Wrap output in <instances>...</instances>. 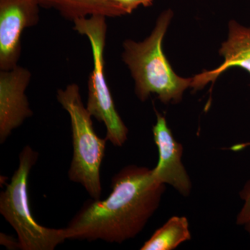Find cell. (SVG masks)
Instances as JSON below:
<instances>
[{
	"label": "cell",
	"instance_id": "obj_1",
	"mask_svg": "<svg viewBox=\"0 0 250 250\" xmlns=\"http://www.w3.org/2000/svg\"><path fill=\"white\" fill-rule=\"evenodd\" d=\"M165 190V184L153 177L152 169L123 167L112 178L110 195L87 200L69 222L67 240L121 244L132 239L159 208Z\"/></svg>",
	"mask_w": 250,
	"mask_h": 250
},
{
	"label": "cell",
	"instance_id": "obj_2",
	"mask_svg": "<svg viewBox=\"0 0 250 250\" xmlns=\"http://www.w3.org/2000/svg\"><path fill=\"white\" fill-rule=\"evenodd\" d=\"M172 11L161 14L151 35L143 42L126 40L123 59L135 81V92L141 101L156 94L162 103H177L191 86L193 78L176 75L162 50V41L172 18Z\"/></svg>",
	"mask_w": 250,
	"mask_h": 250
},
{
	"label": "cell",
	"instance_id": "obj_3",
	"mask_svg": "<svg viewBox=\"0 0 250 250\" xmlns=\"http://www.w3.org/2000/svg\"><path fill=\"white\" fill-rule=\"evenodd\" d=\"M57 100L68 113L71 123L73 155L68 178L80 184L91 198L102 195L100 169L105 156L107 139L95 132L90 112L82 100L78 85L72 83L57 90Z\"/></svg>",
	"mask_w": 250,
	"mask_h": 250
},
{
	"label": "cell",
	"instance_id": "obj_4",
	"mask_svg": "<svg viewBox=\"0 0 250 250\" xmlns=\"http://www.w3.org/2000/svg\"><path fill=\"white\" fill-rule=\"evenodd\" d=\"M38 158L39 153L31 146L23 147L18 168L0 194V213L17 233L21 250H54L66 241L65 228H49L38 223L29 205L28 180Z\"/></svg>",
	"mask_w": 250,
	"mask_h": 250
},
{
	"label": "cell",
	"instance_id": "obj_5",
	"mask_svg": "<svg viewBox=\"0 0 250 250\" xmlns=\"http://www.w3.org/2000/svg\"><path fill=\"white\" fill-rule=\"evenodd\" d=\"M106 18L91 16L78 18L73 21L74 29L88 38L93 54V68L88 80L87 109L92 116L104 124L108 142L120 147L127 141L129 130L117 111L105 77Z\"/></svg>",
	"mask_w": 250,
	"mask_h": 250
},
{
	"label": "cell",
	"instance_id": "obj_6",
	"mask_svg": "<svg viewBox=\"0 0 250 250\" xmlns=\"http://www.w3.org/2000/svg\"><path fill=\"white\" fill-rule=\"evenodd\" d=\"M40 8L37 0H0V70L18 66L22 31L38 24Z\"/></svg>",
	"mask_w": 250,
	"mask_h": 250
},
{
	"label": "cell",
	"instance_id": "obj_7",
	"mask_svg": "<svg viewBox=\"0 0 250 250\" xmlns=\"http://www.w3.org/2000/svg\"><path fill=\"white\" fill-rule=\"evenodd\" d=\"M156 118L152 132L159 161L152 169L153 177L159 183L170 185L183 196H188L192 183L182 163L183 146L174 139L165 117L156 113Z\"/></svg>",
	"mask_w": 250,
	"mask_h": 250
},
{
	"label": "cell",
	"instance_id": "obj_8",
	"mask_svg": "<svg viewBox=\"0 0 250 250\" xmlns=\"http://www.w3.org/2000/svg\"><path fill=\"white\" fill-rule=\"evenodd\" d=\"M31 72L18 65L0 72V143L3 144L14 129L33 115L25 91Z\"/></svg>",
	"mask_w": 250,
	"mask_h": 250
},
{
	"label": "cell",
	"instance_id": "obj_9",
	"mask_svg": "<svg viewBox=\"0 0 250 250\" xmlns=\"http://www.w3.org/2000/svg\"><path fill=\"white\" fill-rule=\"evenodd\" d=\"M220 54L225 62L218 68L205 72L193 78L192 87L202 88L210 81H214L224 71L233 66L246 69L250 73V28H246L236 22L229 24L228 41L224 42Z\"/></svg>",
	"mask_w": 250,
	"mask_h": 250
},
{
	"label": "cell",
	"instance_id": "obj_10",
	"mask_svg": "<svg viewBox=\"0 0 250 250\" xmlns=\"http://www.w3.org/2000/svg\"><path fill=\"white\" fill-rule=\"evenodd\" d=\"M41 7L58 11L62 17L73 22L91 16L119 17L125 13L113 0H37Z\"/></svg>",
	"mask_w": 250,
	"mask_h": 250
},
{
	"label": "cell",
	"instance_id": "obj_11",
	"mask_svg": "<svg viewBox=\"0 0 250 250\" xmlns=\"http://www.w3.org/2000/svg\"><path fill=\"white\" fill-rule=\"evenodd\" d=\"M191 239L188 219L173 216L145 242L141 250H172Z\"/></svg>",
	"mask_w": 250,
	"mask_h": 250
},
{
	"label": "cell",
	"instance_id": "obj_12",
	"mask_svg": "<svg viewBox=\"0 0 250 250\" xmlns=\"http://www.w3.org/2000/svg\"><path fill=\"white\" fill-rule=\"evenodd\" d=\"M122 10L125 15L130 14L134 10L139 6L149 7L152 6L153 0H113Z\"/></svg>",
	"mask_w": 250,
	"mask_h": 250
},
{
	"label": "cell",
	"instance_id": "obj_13",
	"mask_svg": "<svg viewBox=\"0 0 250 250\" xmlns=\"http://www.w3.org/2000/svg\"><path fill=\"white\" fill-rule=\"evenodd\" d=\"M250 220V190L245 197L244 205L237 216L236 223L238 225H244Z\"/></svg>",
	"mask_w": 250,
	"mask_h": 250
},
{
	"label": "cell",
	"instance_id": "obj_14",
	"mask_svg": "<svg viewBox=\"0 0 250 250\" xmlns=\"http://www.w3.org/2000/svg\"><path fill=\"white\" fill-rule=\"evenodd\" d=\"M0 244L9 250H21L19 241L14 237L8 236L4 233L0 234Z\"/></svg>",
	"mask_w": 250,
	"mask_h": 250
},
{
	"label": "cell",
	"instance_id": "obj_15",
	"mask_svg": "<svg viewBox=\"0 0 250 250\" xmlns=\"http://www.w3.org/2000/svg\"><path fill=\"white\" fill-rule=\"evenodd\" d=\"M245 228H246V231L249 233L250 236V220H248V222L244 225Z\"/></svg>",
	"mask_w": 250,
	"mask_h": 250
}]
</instances>
